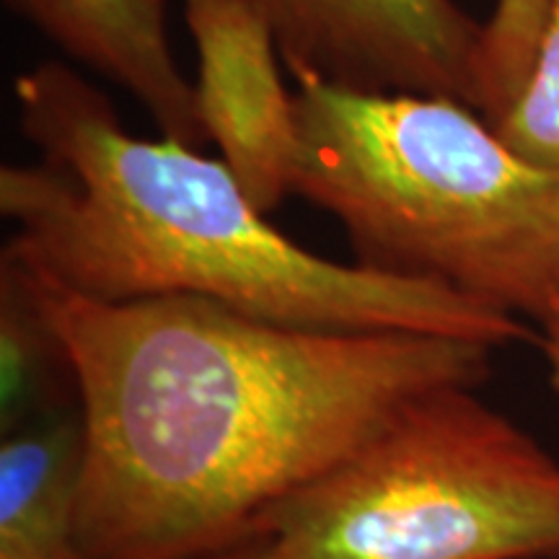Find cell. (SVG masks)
I'll list each match as a JSON object with an SVG mask.
<instances>
[{
    "label": "cell",
    "mask_w": 559,
    "mask_h": 559,
    "mask_svg": "<svg viewBox=\"0 0 559 559\" xmlns=\"http://www.w3.org/2000/svg\"><path fill=\"white\" fill-rule=\"evenodd\" d=\"M24 264L86 423L88 559L218 555L412 400L492 373L481 342L304 330L194 296L102 304Z\"/></svg>",
    "instance_id": "1"
},
{
    "label": "cell",
    "mask_w": 559,
    "mask_h": 559,
    "mask_svg": "<svg viewBox=\"0 0 559 559\" xmlns=\"http://www.w3.org/2000/svg\"><path fill=\"white\" fill-rule=\"evenodd\" d=\"M37 164L0 169L5 243L55 285L102 304L194 296L275 324L415 332L502 347L521 317L443 283L311 254L264 221L223 160L124 132L99 88L62 62L16 79Z\"/></svg>",
    "instance_id": "2"
},
{
    "label": "cell",
    "mask_w": 559,
    "mask_h": 559,
    "mask_svg": "<svg viewBox=\"0 0 559 559\" xmlns=\"http://www.w3.org/2000/svg\"><path fill=\"white\" fill-rule=\"evenodd\" d=\"M293 107V194L342 223L360 267L544 317L559 290V171L449 96L300 86Z\"/></svg>",
    "instance_id": "3"
},
{
    "label": "cell",
    "mask_w": 559,
    "mask_h": 559,
    "mask_svg": "<svg viewBox=\"0 0 559 559\" xmlns=\"http://www.w3.org/2000/svg\"><path fill=\"white\" fill-rule=\"evenodd\" d=\"M474 391L417 396L264 510L267 559H559V464Z\"/></svg>",
    "instance_id": "4"
},
{
    "label": "cell",
    "mask_w": 559,
    "mask_h": 559,
    "mask_svg": "<svg viewBox=\"0 0 559 559\" xmlns=\"http://www.w3.org/2000/svg\"><path fill=\"white\" fill-rule=\"evenodd\" d=\"M300 86L449 96L479 115L481 34L453 0H251Z\"/></svg>",
    "instance_id": "5"
},
{
    "label": "cell",
    "mask_w": 559,
    "mask_h": 559,
    "mask_svg": "<svg viewBox=\"0 0 559 559\" xmlns=\"http://www.w3.org/2000/svg\"><path fill=\"white\" fill-rule=\"evenodd\" d=\"M198 50V111L247 198L262 213L293 194L298 124L280 79L275 32L251 0H185Z\"/></svg>",
    "instance_id": "6"
},
{
    "label": "cell",
    "mask_w": 559,
    "mask_h": 559,
    "mask_svg": "<svg viewBox=\"0 0 559 559\" xmlns=\"http://www.w3.org/2000/svg\"><path fill=\"white\" fill-rule=\"evenodd\" d=\"M166 0H9L62 52L122 86L164 138L207 140L194 83L185 79L166 34Z\"/></svg>",
    "instance_id": "7"
},
{
    "label": "cell",
    "mask_w": 559,
    "mask_h": 559,
    "mask_svg": "<svg viewBox=\"0 0 559 559\" xmlns=\"http://www.w3.org/2000/svg\"><path fill=\"white\" fill-rule=\"evenodd\" d=\"M83 464L81 402L3 432L0 559H88L79 531Z\"/></svg>",
    "instance_id": "8"
},
{
    "label": "cell",
    "mask_w": 559,
    "mask_h": 559,
    "mask_svg": "<svg viewBox=\"0 0 559 559\" xmlns=\"http://www.w3.org/2000/svg\"><path fill=\"white\" fill-rule=\"evenodd\" d=\"M3 432L47 409L79 402L73 366L55 332L29 267L3 249L0 260Z\"/></svg>",
    "instance_id": "9"
},
{
    "label": "cell",
    "mask_w": 559,
    "mask_h": 559,
    "mask_svg": "<svg viewBox=\"0 0 559 559\" xmlns=\"http://www.w3.org/2000/svg\"><path fill=\"white\" fill-rule=\"evenodd\" d=\"M551 0H498L481 34L479 117L498 128L519 104L534 73Z\"/></svg>",
    "instance_id": "10"
},
{
    "label": "cell",
    "mask_w": 559,
    "mask_h": 559,
    "mask_svg": "<svg viewBox=\"0 0 559 559\" xmlns=\"http://www.w3.org/2000/svg\"><path fill=\"white\" fill-rule=\"evenodd\" d=\"M495 132L528 164L559 171V0L549 5L528 86Z\"/></svg>",
    "instance_id": "11"
},
{
    "label": "cell",
    "mask_w": 559,
    "mask_h": 559,
    "mask_svg": "<svg viewBox=\"0 0 559 559\" xmlns=\"http://www.w3.org/2000/svg\"><path fill=\"white\" fill-rule=\"evenodd\" d=\"M542 324V353L547 360L549 386L559 394V290L549 300L547 311L539 319Z\"/></svg>",
    "instance_id": "12"
},
{
    "label": "cell",
    "mask_w": 559,
    "mask_h": 559,
    "mask_svg": "<svg viewBox=\"0 0 559 559\" xmlns=\"http://www.w3.org/2000/svg\"><path fill=\"white\" fill-rule=\"evenodd\" d=\"M267 551H270L267 536L260 534V531H254V534L247 536L243 542L234 544V547L223 549L218 555L205 557V559H267Z\"/></svg>",
    "instance_id": "13"
}]
</instances>
